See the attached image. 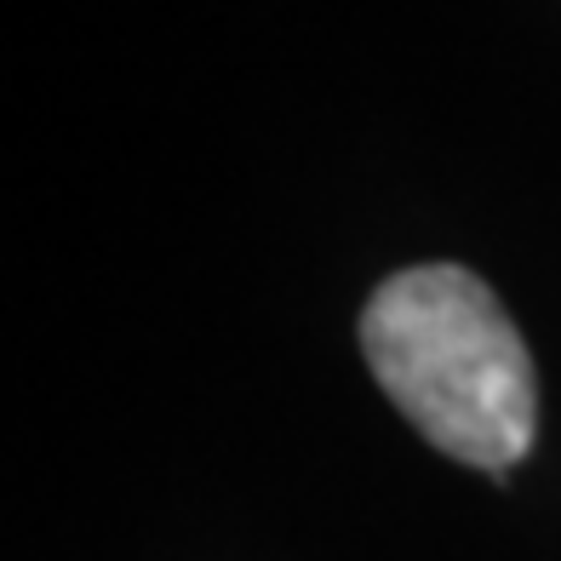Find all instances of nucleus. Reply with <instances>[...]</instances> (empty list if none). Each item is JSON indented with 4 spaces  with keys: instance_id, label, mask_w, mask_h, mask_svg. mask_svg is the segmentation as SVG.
<instances>
[{
    "instance_id": "nucleus-1",
    "label": "nucleus",
    "mask_w": 561,
    "mask_h": 561,
    "mask_svg": "<svg viewBox=\"0 0 561 561\" xmlns=\"http://www.w3.org/2000/svg\"><path fill=\"white\" fill-rule=\"evenodd\" d=\"M362 355L436 453L499 481L533 453V355L481 275L458 264L390 275L362 310Z\"/></svg>"
}]
</instances>
